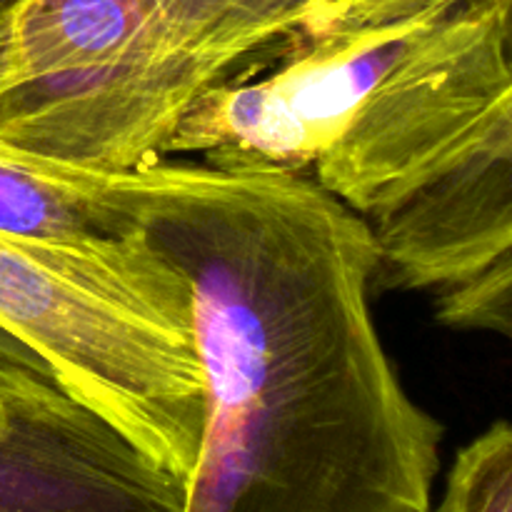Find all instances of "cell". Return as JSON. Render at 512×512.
Returning <instances> with one entry per match:
<instances>
[{"instance_id":"9","label":"cell","mask_w":512,"mask_h":512,"mask_svg":"<svg viewBox=\"0 0 512 512\" xmlns=\"http://www.w3.org/2000/svg\"><path fill=\"white\" fill-rule=\"evenodd\" d=\"M23 0H0V53H3V35H5V25H8L10 13H13Z\"/></svg>"},{"instance_id":"1","label":"cell","mask_w":512,"mask_h":512,"mask_svg":"<svg viewBox=\"0 0 512 512\" xmlns=\"http://www.w3.org/2000/svg\"><path fill=\"white\" fill-rule=\"evenodd\" d=\"M18 160L98 225L138 228L188 283L203 438L183 512L433 508L445 430L380 340L378 248L358 215L285 170Z\"/></svg>"},{"instance_id":"7","label":"cell","mask_w":512,"mask_h":512,"mask_svg":"<svg viewBox=\"0 0 512 512\" xmlns=\"http://www.w3.org/2000/svg\"><path fill=\"white\" fill-rule=\"evenodd\" d=\"M440 503L448 512H512V430L495 420L458 450Z\"/></svg>"},{"instance_id":"6","label":"cell","mask_w":512,"mask_h":512,"mask_svg":"<svg viewBox=\"0 0 512 512\" xmlns=\"http://www.w3.org/2000/svg\"><path fill=\"white\" fill-rule=\"evenodd\" d=\"M0 233L30 243L88 245L110 230L100 228L73 195L0 150Z\"/></svg>"},{"instance_id":"2","label":"cell","mask_w":512,"mask_h":512,"mask_svg":"<svg viewBox=\"0 0 512 512\" xmlns=\"http://www.w3.org/2000/svg\"><path fill=\"white\" fill-rule=\"evenodd\" d=\"M512 0H340L190 108L160 158L285 170L368 225L375 288L512 333Z\"/></svg>"},{"instance_id":"8","label":"cell","mask_w":512,"mask_h":512,"mask_svg":"<svg viewBox=\"0 0 512 512\" xmlns=\"http://www.w3.org/2000/svg\"><path fill=\"white\" fill-rule=\"evenodd\" d=\"M0 363H15V365H25V368H33V370H43L48 373V368L43 365V360L35 358L25 345H20L13 335L5 333L0 328ZM50 375V373H48Z\"/></svg>"},{"instance_id":"4","label":"cell","mask_w":512,"mask_h":512,"mask_svg":"<svg viewBox=\"0 0 512 512\" xmlns=\"http://www.w3.org/2000/svg\"><path fill=\"white\" fill-rule=\"evenodd\" d=\"M100 228L88 245L0 233V328L188 485L203 438L190 288L138 228Z\"/></svg>"},{"instance_id":"3","label":"cell","mask_w":512,"mask_h":512,"mask_svg":"<svg viewBox=\"0 0 512 512\" xmlns=\"http://www.w3.org/2000/svg\"><path fill=\"white\" fill-rule=\"evenodd\" d=\"M340 0H23L0 53V150L125 173L203 95Z\"/></svg>"},{"instance_id":"10","label":"cell","mask_w":512,"mask_h":512,"mask_svg":"<svg viewBox=\"0 0 512 512\" xmlns=\"http://www.w3.org/2000/svg\"><path fill=\"white\" fill-rule=\"evenodd\" d=\"M428 512H448V510H445L443 503H438V505H433V508H430Z\"/></svg>"},{"instance_id":"5","label":"cell","mask_w":512,"mask_h":512,"mask_svg":"<svg viewBox=\"0 0 512 512\" xmlns=\"http://www.w3.org/2000/svg\"><path fill=\"white\" fill-rule=\"evenodd\" d=\"M185 483L48 373L0 363V512H183Z\"/></svg>"}]
</instances>
